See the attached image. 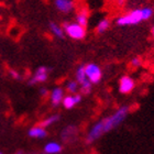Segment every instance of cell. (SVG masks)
<instances>
[{"label":"cell","mask_w":154,"mask_h":154,"mask_svg":"<svg viewBox=\"0 0 154 154\" xmlns=\"http://www.w3.org/2000/svg\"><path fill=\"white\" fill-rule=\"evenodd\" d=\"M16 154H22V153H21V152H18V153H16Z\"/></svg>","instance_id":"603a6c76"},{"label":"cell","mask_w":154,"mask_h":154,"mask_svg":"<svg viewBox=\"0 0 154 154\" xmlns=\"http://www.w3.org/2000/svg\"><path fill=\"white\" fill-rule=\"evenodd\" d=\"M54 6L60 12L67 14L74 10L75 2L74 0H54Z\"/></svg>","instance_id":"9c48e42d"},{"label":"cell","mask_w":154,"mask_h":154,"mask_svg":"<svg viewBox=\"0 0 154 154\" xmlns=\"http://www.w3.org/2000/svg\"><path fill=\"white\" fill-rule=\"evenodd\" d=\"M58 120H60V115H52V116H50V117H48V118H45L44 120L40 123V125L46 129L48 127H50V125L56 123Z\"/></svg>","instance_id":"e0dca14e"},{"label":"cell","mask_w":154,"mask_h":154,"mask_svg":"<svg viewBox=\"0 0 154 154\" xmlns=\"http://www.w3.org/2000/svg\"><path fill=\"white\" fill-rule=\"evenodd\" d=\"M50 71H51V68L46 67V66H40V67H38L34 75L28 80V84H29L30 86H34L36 84H41L46 82L48 78Z\"/></svg>","instance_id":"8992f818"},{"label":"cell","mask_w":154,"mask_h":154,"mask_svg":"<svg viewBox=\"0 0 154 154\" xmlns=\"http://www.w3.org/2000/svg\"><path fill=\"white\" fill-rule=\"evenodd\" d=\"M83 97H82V94H75V95H66L64 97V99L62 101V105L65 109H73L76 105L82 101Z\"/></svg>","instance_id":"30bf717a"},{"label":"cell","mask_w":154,"mask_h":154,"mask_svg":"<svg viewBox=\"0 0 154 154\" xmlns=\"http://www.w3.org/2000/svg\"><path fill=\"white\" fill-rule=\"evenodd\" d=\"M85 72H86L87 78L91 84H98L103 79V71L98 64L96 63H88L85 65Z\"/></svg>","instance_id":"5b68a950"},{"label":"cell","mask_w":154,"mask_h":154,"mask_svg":"<svg viewBox=\"0 0 154 154\" xmlns=\"http://www.w3.org/2000/svg\"><path fill=\"white\" fill-rule=\"evenodd\" d=\"M75 22H77L79 26H84V28H87V26H88V10L86 8H82L78 11Z\"/></svg>","instance_id":"4fadbf2b"},{"label":"cell","mask_w":154,"mask_h":154,"mask_svg":"<svg viewBox=\"0 0 154 154\" xmlns=\"http://www.w3.org/2000/svg\"><path fill=\"white\" fill-rule=\"evenodd\" d=\"M65 97L64 88L61 86H56L50 91V100L53 107L60 106Z\"/></svg>","instance_id":"ba28073f"},{"label":"cell","mask_w":154,"mask_h":154,"mask_svg":"<svg viewBox=\"0 0 154 154\" xmlns=\"http://www.w3.org/2000/svg\"><path fill=\"white\" fill-rule=\"evenodd\" d=\"M130 64H131V66H132L133 68H138V67H140V66L142 65L141 58L138 57V56H137V57H133V58L131 60V63H130Z\"/></svg>","instance_id":"ac0fdd59"},{"label":"cell","mask_w":154,"mask_h":154,"mask_svg":"<svg viewBox=\"0 0 154 154\" xmlns=\"http://www.w3.org/2000/svg\"><path fill=\"white\" fill-rule=\"evenodd\" d=\"M75 77H76V80L79 84V90L83 95H88V94L91 91V88H93V84L90 83L89 79L87 78L86 72H85V65H79L76 69V73H75Z\"/></svg>","instance_id":"277c9868"},{"label":"cell","mask_w":154,"mask_h":154,"mask_svg":"<svg viewBox=\"0 0 154 154\" xmlns=\"http://www.w3.org/2000/svg\"><path fill=\"white\" fill-rule=\"evenodd\" d=\"M48 28H50V31L55 38H61V40L65 38V32L63 30V26H61L56 22H50L48 23Z\"/></svg>","instance_id":"7c38bea8"},{"label":"cell","mask_w":154,"mask_h":154,"mask_svg":"<svg viewBox=\"0 0 154 154\" xmlns=\"http://www.w3.org/2000/svg\"><path fill=\"white\" fill-rule=\"evenodd\" d=\"M151 33H152V36L154 38V26H152V29H151Z\"/></svg>","instance_id":"44dd1931"},{"label":"cell","mask_w":154,"mask_h":154,"mask_svg":"<svg viewBox=\"0 0 154 154\" xmlns=\"http://www.w3.org/2000/svg\"><path fill=\"white\" fill-rule=\"evenodd\" d=\"M65 88H66V91H67L69 95H75V94H78L80 87H79V84H78V82H77L76 79L75 80L71 79L66 83Z\"/></svg>","instance_id":"2e32d148"},{"label":"cell","mask_w":154,"mask_h":154,"mask_svg":"<svg viewBox=\"0 0 154 154\" xmlns=\"http://www.w3.org/2000/svg\"><path fill=\"white\" fill-rule=\"evenodd\" d=\"M153 10H154V7H153Z\"/></svg>","instance_id":"d4e9b609"},{"label":"cell","mask_w":154,"mask_h":154,"mask_svg":"<svg viewBox=\"0 0 154 154\" xmlns=\"http://www.w3.org/2000/svg\"><path fill=\"white\" fill-rule=\"evenodd\" d=\"M135 82L131 76L129 75H123L119 79V91L123 95H128L134 89Z\"/></svg>","instance_id":"52a82bcc"},{"label":"cell","mask_w":154,"mask_h":154,"mask_svg":"<svg viewBox=\"0 0 154 154\" xmlns=\"http://www.w3.org/2000/svg\"><path fill=\"white\" fill-rule=\"evenodd\" d=\"M62 26L65 32V35H67L73 40L79 41L86 36V28L79 26L77 22H65Z\"/></svg>","instance_id":"3957f363"},{"label":"cell","mask_w":154,"mask_h":154,"mask_svg":"<svg viewBox=\"0 0 154 154\" xmlns=\"http://www.w3.org/2000/svg\"><path fill=\"white\" fill-rule=\"evenodd\" d=\"M0 154H2V152H0Z\"/></svg>","instance_id":"cb8c5ba5"},{"label":"cell","mask_w":154,"mask_h":154,"mask_svg":"<svg viewBox=\"0 0 154 154\" xmlns=\"http://www.w3.org/2000/svg\"><path fill=\"white\" fill-rule=\"evenodd\" d=\"M110 24H111V22H110L109 19H107V18H103V19H101L99 21V22L97 23L96 26V32L98 33V34H103V33H105L107 31V30L110 28Z\"/></svg>","instance_id":"9a60e30c"},{"label":"cell","mask_w":154,"mask_h":154,"mask_svg":"<svg viewBox=\"0 0 154 154\" xmlns=\"http://www.w3.org/2000/svg\"><path fill=\"white\" fill-rule=\"evenodd\" d=\"M9 76L13 79H21V75H20L19 72L16 71V69H12V68L9 69Z\"/></svg>","instance_id":"d6986e66"},{"label":"cell","mask_w":154,"mask_h":154,"mask_svg":"<svg viewBox=\"0 0 154 154\" xmlns=\"http://www.w3.org/2000/svg\"><path fill=\"white\" fill-rule=\"evenodd\" d=\"M48 134V132H46V129L41 127V125H35V127H32L31 129H29V131H28V135H29L30 138H33V139H44Z\"/></svg>","instance_id":"8fae6325"},{"label":"cell","mask_w":154,"mask_h":154,"mask_svg":"<svg viewBox=\"0 0 154 154\" xmlns=\"http://www.w3.org/2000/svg\"><path fill=\"white\" fill-rule=\"evenodd\" d=\"M129 111H130V108L128 106H122L116 110L112 115L100 119L99 121H97L89 129L86 137V142L87 143H93V142L97 141L99 138H101L105 133H108L111 130L119 127L125 120Z\"/></svg>","instance_id":"6da1fadb"},{"label":"cell","mask_w":154,"mask_h":154,"mask_svg":"<svg viewBox=\"0 0 154 154\" xmlns=\"http://www.w3.org/2000/svg\"><path fill=\"white\" fill-rule=\"evenodd\" d=\"M110 1H118L119 3H122V2H123V0H110Z\"/></svg>","instance_id":"7402d4cb"},{"label":"cell","mask_w":154,"mask_h":154,"mask_svg":"<svg viewBox=\"0 0 154 154\" xmlns=\"http://www.w3.org/2000/svg\"><path fill=\"white\" fill-rule=\"evenodd\" d=\"M154 10L151 7H144L141 9H134L118 17L116 19V24L118 26H137L142 21H148L153 17Z\"/></svg>","instance_id":"7a4b0ae2"},{"label":"cell","mask_w":154,"mask_h":154,"mask_svg":"<svg viewBox=\"0 0 154 154\" xmlns=\"http://www.w3.org/2000/svg\"><path fill=\"white\" fill-rule=\"evenodd\" d=\"M40 94H41V96H48V90L46 89L45 87H41V88H40Z\"/></svg>","instance_id":"ffe728a7"},{"label":"cell","mask_w":154,"mask_h":154,"mask_svg":"<svg viewBox=\"0 0 154 154\" xmlns=\"http://www.w3.org/2000/svg\"><path fill=\"white\" fill-rule=\"evenodd\" d=\"M62 151V145L58 142L52 141L44 145V152L46 154H57Z\"/></svg>","instance_id":"5bb4252c"}]
</instances>
